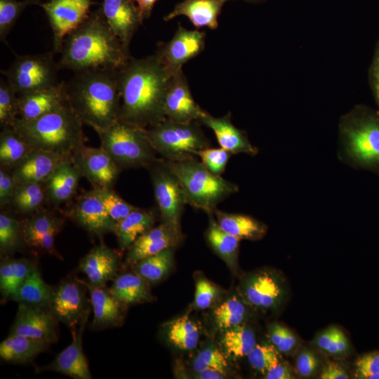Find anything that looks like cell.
<instances>
[{"label":"cell","mask_w":379,"mask_h":379,"mask_svg":"<svg viewBox=\"0 0 379 379\" xmlns=\"http://www.w3.org/2000/svg\"><path fill=\"white\" fill-rule=\"evenodd\" d=\"M102 201L111 219L117 224L138 207L133 206L121 197L111 188H99Z\"/></svg>","instance_id":"46"},{"label":"cell","mask_w":379,"mask_h":379,"mask_svg":"<svg viewBox=\"0 0 379 379\" xmlns=\"http://www.w3.org/2000/svg\"><path fill=\"white\" fill-rule=\"evenodd\" d=\"M218 293V288L205 279H200L196 284L194 303L197 308L205 310L210 307Z\"/></svg>","instance_id":"51"},{"label":"cell","mask_w":379,"mask_h":379,"mask_svg":"<svg viewBox=\"0 0 379 379\" xmlns=\"http://www.w3.org/2000/svg\"><path fill=\"white\" fill-rule=\"evenodd\" d=\"M91 0H51L40 3L53 32V51L60 53L65 39L89 16Z\"/></svg>","instance_id":"10"},{"label":"cell","mask_w":379,"mask_h":379,"mask_svg":"<svg viewBox=\"0 0 379 379\" xmlns=\"http://www.w3.org/2000/svg\"><path fill=\"white\" fill-rule=\"evenodd\" d=\"M343 331L336 328L331 327L322 332L317 338V346L331 354H337V343Z\"/></svg>","instance_id":"53"},{"label":"cell","mask_w":379,"mask_h":379,"mask_svg":"<svg viewBox=\"0 0 379 379\" xmlns=\"http://www.w3.org/2000/svg\"><path fill=\"white\" fill-rule=\"evenodd\" d=\"M25 244L20 223L9 214L0 213V251L8 255L20 249Z\"/></svg>","instance_id":"42"},{"label":"cell","mask_w":379,"mask_h":379,"mask_svg":"<svg viewBox=\"0 0 379 379\" xmlns=\"http://www.w3.org/2000/svg\"><path fill=\"white\" fill-rule=\"evenodd\" d=\"M18 118L32 120L58 109L67 103L65 81L33 91L19 95Z\"/></svg>","instance_id":"23"},{"label":"cell","mask_w":379,"mask_h":379,"mask_svg":"<svg viewBox=\"0 0 379 379\" xmlns=\"http://www.w3.org/2000/svg\"><path fill=\"white\" fill-rule=\"evenodd\" d=\"M119 266V255L105 244L92 248L80 261L79 270L94 286H105L116 277Z\"/></svg>","instance_id":"27"},{"label":"cell","mask_w":379,"mask_h":379,"mask_svg":"<svg viewBox=\"0 0 379 379\" xmlns=\"http://www.w3.org/2000/svg\"><path fill=\"white\" fill-rule=\"evenodd\" d=\"M213 213L220 227L240 240L259 239L266 232L265 225L251 216L227 213L217 208Z\"/></svg>","instance_id":"33"},{"label":"cell","mask_w":379,"mask_h":379,"mask_svg":"<svg viewBox=\"0 0 379 379\" xmlns=\"http://www.w3.org/2000/svg\"><path fill=\"white\" fill-rule=\"evenodd\" d=\"M247 357L250 365L264 375L272 365L280 361L277 349L267 345L256 344Z\"/></svg>","instance_id":"48"},{"label":"cell","mask_w":379,"mask_h":379,"mask_svg":"<svg viewBox=\"0 0 379 379\" xmlns=\"http://www.w3.org/2000/svg\"><path fill=\"white\" fill-rule=\"evenodd\" d=\"M137 3L142 20L149 18L153 6L157 0H133Z\"/></svg>","instance_id":"58"},{"label":"cell","mask_w":379,"mask_h":379,"mask_svg":"<svg viewBox=\"0 0 379 379\" xmlns=\"http://www.w3.org/2000/svg\"><path fill=\"white\" fill-rule=\"evenodd\" d=\"M145 133L156 152L168 161L184 160L194 157L196 152L211 147L208 138L197 121L183 123L166 119L145 128Z\"/></svg>","instance_id":"7"},{"label":"cell","mask_w":379,"mask_h":379,"mask_svg":"<svg viewBox=\"0 0 379 379\" xmlns=\"http://www.w3.org/2000/svg\"><path fill=\"white\" fill-rule=\"evenodd\" d=\"M67 102L81 122L94 131L119 120L118 71L91 69L76 72L65 82Z\"/></svg>","instance_id":"3"},{"label":"cell","mask_w":379,"mask_h":379,"mask_svg":"<svg viewBox=\"0 0 379 379\" xmlns=\"http://www.w3.org/2000/svg\"><path fill=\"white\" fill-rule=\"evenodd\" d=\"M62 224V220L53 213L43 210L20 225L27 245L60 258L55 248V239Z\"/></svg>","instance_id":"21"},{"label":"cell","mask_w":379,"mask_h":379,"mask_svg":"<svg viewBox=\"0 0 379 379\" xmlns=\"http://www.w3.org/2000/svg\"><path fill=\"white\" fill-rule=\"evenodd\" d=\"M166 161L178 179L187 204L206 213L213 212L218 204L239 191L236 184L211 173L195 156Z\"/></svg>","instance_id":"5"},{"label":"cell","mask_w":379,"mask_h":379,"mask_svg":"<svg viewBox=\"0 0 379 379\" xmlns=\"http://www.w3.org/2000/svg\"><path fill=\"white\" fill-rule=\"evenodd\" d=\"M72 215L86 231L97 236L113 232L116 225L103 205L99 188L94 187L81 194Z\"/></svg>","instance_id":"18"},{"label":"cell","mask_w":379,"mask_h":379,"mask_svg":"<svg viewBox=\"0 0 379 379\" xmlns=\"http://www.w3.org/2000/svg\"><path fill=\"white\" fill-rule=\"evenodd\" d=\"M69 157L33 149L12 171L15 184L45 183L55 169Z\"/></svg>","instance_id":"22"},{"label":"cell","mask_w":379,"mask_h":379,"mask_svg":"<svg viewBox=\"0 0 379 379\" xmlns=\"http://www.w3.org/2000/svg\"><path fill=\"white\" fill-rule=\"evenodd\" d=\"M206 34L198 30H189L179 24L173 38L159 42L155 53L173 74L182 69V65L204 49Z\"/></svg>","instance_id":"12"},{"label":"cell","mask_w":379,"mask_h":379,"mask_svg":"<svg viewBox=\"0 0 379 379\" xmlns=\"http://www.w3.org/2000/svg\"><path fill=\"white\" fill-rule=\"evenodd\" d=\"M182 238L180 227L161 222L140 235L128 248L126 262L133 265L142 258L175 247Z\"/></svg>","instance_id":"19"},{"label":"cell","mask_w":379,"mask_h":379,"mask_svg":"<svg viewBox=\"0 0 379 379\" xmlns=\"http://www.w3.org/2000/svg\"><path fill=\"white\" fill-rule=\"evenodd\" d=\"M82 286L79 279L67 280L52 289L48 308L58 321L72 331L79 325L88 307Z\"/></svg>","instance_id":"13"},{"label":"cell","mask_w":379,"mask_h":379,"mask_svg":"<svg viewBox=\"0 0 379 379\" xmlns=\"http://www.w3.org/2000/svg\"><path fill=\"white\" fill-rule=\"evenodd\" d=\"M1 129L0 133L1 167L13 170L33 149L13 126H6Z\"/></svg>","instance_id":"37"},{"label":"cell","mask_w":379,"mask_h":379,"mask_svg":"<svg viewBox=\"0 0 379 379\" xmlns=\"http://www.w3.org/2000/svg\"><path fill=\"white\" fill-rule=\"evenodd\" d=\"M81 177L72 159L63 161L45 182L51 202L60 204L69 200L77 190Z\"/></svg>","instance_id":"29"},{"label":"cell","mask_w":379,"mask_h":379,"mask_svg":"<svg viewBox=\"0 0 379 379\" xmlns=\"http://www.w3.org/2000/svg\"><path fill=\"white\" fill-rule=\"evenodd\" d=\"M222 345L226 352L234 357L247 356L256 345L253 331L241 325L223 331Z\"/></svg>","instance_id":"41"},{"label":"cell","mask_w":379,"mask_h":379,"mask_svg":"<svg viewBox=\"0 0 379 379\" xmlns=\"http://www.w3.org/2000/svg\"><path fill=\"white\" fill-rule=\"evenodd\" d=\"M101 11L112 32L127 47L143 20L133 0H103Z\"/></svg>","instance_id":"20"},{"label":"cell","mask_w":379,"mask_h":379,"mask_svg":"<svg viewBox=\"0 0 379 379\" xmlns=\"http://www.w3.org/2000/svg\"><path fill=\"white\" fill-rule=\"evenodd\" d=\"M36 265L25 258L1 259L0 264V291L1 302L12 300L19 287Z\"/></svg>","instance_id":"34"},{"label":"cell","mask_w":379,"mask_h":379,"mask_svg":"<svg viewBox=\"0 0 379 379\" xmlns=\"http://www.w3.org/2000/svg\"><path fill=\"white\" fill-rule=\"evenodd\" d=\"M19 115V100L16 92L7 81H0L1 127L13 126Z\"/></svg>","instance_id":"45"},{"label":"cell","mask_w":379,"mask_h":379,"mask_svg":"<svg viewBox=\"0 0 379 379\" xmlns=\"http://www.w3.org/2000/svg\"><path fill=\"white\" fill-rule=\"evenodd\" d=\"M161 222L180 227L187 204L183 189L166 160L157 158L147 168Z\"/></svg>","instance_id":"9"},{"label":"cell","mask_w":379,"mask_h":379,"mask_svg":"<svg viewBox=\"0 0 379 379\" xmlns=\"http://www.w3.org/2000/svg\"><path fill=\"white\" fill-rule=\"evenodd\" d=\"M167 338L171 343L183 350L194 349L199 333L197 325L187 316L180 317L167 326Z\"/></svg>","instance_id":"40"},{"label":"cell","mask_w":379,"mask_h":379,"mask_svg":"<svg viewBox=\"0 0 379 379\" xmlns=\"http://www.w3.org/2000/svg\"><path fill=\"white\" fill-rule=\"evenodd\" d=\"M83 124L67 103L35 119L18 118L13 127L33 149L71 157L84 145Z\"/></svg>","instance_id":"4"},{"label":"cell","mask_w":379,"mask_h":379,"mask_svg":"<svg viewBox=\"0 0 379 379\" xmlns=\"http://www.w3.org/2000/svg\"><path fill=\"white\" fill-rule=\"evenodd\" d=\"M270 339L277 350L287 353L296 344V339L292 332L286 327L274 324L270 328Z\"/></svg>","instance_id":"50"},{"label":"cell","mask_w":379,"mask_h":379,"mask_svg":"<svg viewBox=\"0 0 379 379\" xmlns=\"http://www.w3.org/2000/svg\"><path fill=\"white\" fill-rule=\"evenodd\" d=\"M59 65L74 72L91 69L118 71L132 57L108 27L99 8L64 40Z\"/></svg>","instance_id":"2"},{"label":"cell","mask_w":379,"mask_h":379,"mask_svg":"<svg viewBox=\"0 0 379 379\" xmlns=\"http://www.w3.org/2000/svg\"><path fill=\"white\" fill-rule=\"evenodd\" d=\"M229 0H184L178 3L164 20L169 21L177 16L187 17L197 28L218 27V16L222 6Z\"/></svg>","instance_id":"28"},{"label":"cell","mask_w":379,"mask_h":379,"mask_svg":"<svg viewBox=\"0 0 379 379\" xmlns=\"http://www.w3.org/2000/svg\"><path fill=\"white\" fill-rule=\"evenodd\" d=\"M52 289L53 288L44 281L39 269L35 266L12 300L18 303L48 308Z\"/></svg>","instance_id":"36"},{"label":"cell","mask_w":379,"mask_h":379,"mask_svg":"<svg viewBox=\"0 0 379 379\" xmlns=\"http://www.w3.org/2000/svg\"><path fill=\"white\" fill-rule=\"evenodd\" d=\"M54 53L16 55L2 73L19 95L53 86L58 83V72L61 69L54 59Z\"/></svg>","instance_id":"8"},{"label":"cell","mask_w":379,"mask_h":379,"mask_svg":"<svg viewBox=\"0 0 379 379\" xmlns=\"http://www.w3.org/2000/svg\"><path fill=\"white\" fill-rule=\"evenodd\" d=\"M57 319L48 308L18 303L10 333L41 340L48 344L58 338Z\"/></svg>","instance_id":"15"},{"label":"cell","mask_w":379,"mask_h":379,"mask_svg":"<svg viewBox=\"0 0 379 379\" xmlns=\"http://www.w3.org/2000/svg\"><path fill=\"white\" fill-rule=\"evenodd\" d=\"M228 364L223 354L215 348L205 349L196 357L193 368L196 372L206 370H217L225 375Z\"/></svg>","instance_id":"49"},{"label":"cell","mask_w":379,"mask_h":379,"mask_svg":"<svg viewBox=\"0 0 379 379\" xmlns=\"http://www.w3.org/2000/svg\"><path fill=\"white\" fill-rule=\"evenodd\" d=\"M345 145L349 156L357 163L379 166V124L366 121L347 127Z\"/></svg>","instance_id":"16"},{"label":"cell","mask_w":379,"mask_h":379,"mask_svg":"<svg viewBox=\"0 0 379 379\" xmlns=\"http://www.w3.org/2000/svg\"><path fill=\"white\" fill-rule=\"evenodd\" d=\"M244 300L251 306L269 310L274 307L282 297V289L277 278L262 271L248 277L241 287Z\"/></svg>","instance_id":"24"},{"label":"cell","mask_w":379,"mask_h":379,"mask_svg":"<svg viewBox=\"0 0 379 379\" xmlns=\"http://www.w3.org/2000/svg\"><path fill=\"white\" fill-rule=\"evenodd\" d=\"M40 4L39 0H0V39L6 43V37L15 22L29 6Z\"/></svg>","instance_id":"44"},{"label":"cell","mask_w":379,"mask_h":379,"mask_svg":"<svg viewBox=\"0 0 379 379\" xmlns=\"http://www.w3.org/2000/svg\"><path fill=\"white\" fill-rule=\"evenodd\" d=\"M199 122L211 128L220 147L232 154L244 153L253 156L258 153V149L252 145L244 133L232 124L230 112L215 117L206 111Z\"/></svg>","instance_id":"25"},{"label":"cell","mask_w":379,"mask_h":379,"mask_svg":"<svg viewBox=\"0 0 379 379\" xmlns=\"http://www.w3.org/2000/svg\"><path fill=\"white\" fill-rule=\"evenodd\" d=\"M320 378L321 379H347L349 376L341 366L336 363L329 362L322 369Z\"/></svg>","instance_id":"57"},{"label":"cell","mask_w":379,"mask_h":379,"mask_svg":"<svg viewBox=\"0 0 379 379\" xmlns=\"http://www.w3.org/2000/svg\"><path fill=\"white\" fill-rule=\"evenodd\" d=\"M173 74L156 53L131 57L118 70L119 121L145 129L166 119L165 94Z\"/></svg>","instance_id":"1"},{"label":"cell","mask_w":379,"mask_h":379,"mask_svg":"<svg viewBox=\"0 0 379 379\" xmlns=\"http://www.w3.org/2000/svg\"><path fill=\"white\" fill-rule=\"evenodd\" d=\"M318 359L310 351H302L296 360L298 373L302 377H310L318 367Z\"/></svg>","instance_id":"55"},{"label":"cell","mask_w":379,"mask_h":379,"mask_svg":"<svg viewBox=\"0 0 379 379\" xmlns=\"http://www.w3.org/2000/svg\"><path fill=\"white\" fill-rule=\"evenodd\" d=\"M90 306L79 323L78 329H74L72 343L60 352L47 366L38 371H51L67 375L75 379H91L87 359L83 352L82 336L90 314Z\"/></svg>","instance_id":"17"},{"label":"cell","mask_w":379,"mask_h":379,"mask_svg":"<svg viewBox=\"0 0 379 379\" xmlns=\"http://www.w3.org/2000/svg\"><path fill=\"white\" fill-rule=\"evenodd\" d=\"M79 281L89 291L93 312L91 326L94 329H103L119 326L124 320V306L105 286H97Z\"/></svg>","instance_id":"26"},{"label":"cell","mask_w":379,"mask_h":379,"mask_svg":"<svg viewBox=\"0 0 379 379\" xmlns=\"http://www.w3.org/2000/svg\"><path fill=\"white\" fill-rule=\"evenodd\" d=\"M266 379H291L293 378L290 367L286 363L279 361L272 365L265 374Z\"/></svg>","instance_id":"56"},{"label":"cell","mask_w":379,"mask_h":379,"mask_svg":"<svg viewBox=\"0 0 379 379\" xmlns=\"http://www.w3.org/2000/svg\"><path fill=\"white\" fill-rule=\"evenodd\" d=\"M48 345L41 340L10 333L0 344V357L7 362L27 363L44 352Z\"/></svg>","instance_id":"31"},{"label":"cell","mask_w":379,"mask_h":379,"mask_svg":"<svg viewBox=\"0 0 379 379\" xmlns=\"http://www.w3.org/2000/svg\"><path fill=\"white\" fill-rule=\"evenodd\" d=\"M103 147L120 170L147 168L157 159L156 151L145 129L117 121L111 126L95 130Z\"/></svg>","instance_id":"6"},{"label":"cell","mask_w":379,"mask_h":379,"mask_svg":"<svg viewBox=\"0 0 379 379\" xmlns=\"http://www.w3.org/2000/svg\"><path fill=\"white\" fill-rule=\"evenodd\" d=\"M174 248L170 247L140 259L133 265L135 272L150 284L160 281L168 274L173 266Z\"/></svg>","instance_id":"38"},{"label":"cell","mask_w":379,"mask_h":379,"mask_svg":"<svg viewBox=\"0 0 379 379\" xmlns=\"http://www.w3.org/2000/svg\"><path fill=\"white\" fill-rule=\"evenodd\" d=\"M201 159V163L213 174L221 175L225 171L227 164L233 155L222 147H207L194 154Z\"/></svg>","instance_id":"47"},{"label":"cell","mask_w":379,"mask_h":379,"mask_svg":"<svg viewBox=\"0 0 379 379\" xmlns=\"http://www.w3.org/2000/svg\"><path fill=\"white\" fill-rule=\"evenodd\" d=\"M149 284L136 272H127L116 277L109 290L125 305L144 303L153 299Z\"/></svg>","instance_id":"32"},{"label":"cell","mask_w":379,"mask_h":379,"mask_svg":"<svg viewBox=\"0 0 379 379\" xmlns=\"http://www.w3.org/2000/svg\"><path fill=\"white\" fill-rule=\"evenodd\" d=\"M375 77H376L377 90H378V92L379 93V58H378V63H377Z\"/></svg>","instance_id":"60"},{"label":"cell","mask_w":379,"mask_h":379,"mask_svg":"<svg viewBox=\"0 0 379 379\" xmlns=\"http://www.w3.org/2000/svg\"><path fill=\"white\" fill-rule=\"evenodd\" d=\"M164 109L166 119L183 123L199 121L206 112L194 101L182 69L174 73L168 82Z\"/></svg>","instance_id":"14"},{"label":"cell","mask_w":379,"mask_h":379,"mask_svg":"<svg viewBox=\"0 0 379 379\" xmlns=\"http://www.w3.org/2000/svg\"><path fill=\"white\" fill-rule=\"evenodd\" d=\"M156 212L137 208L126 218L115 225L114 233L116 234L119 247L124 250L142 234L154 227L156 222Z\"/></svg>","instance_id":"30"},{"label":"cell","mask_w":379,"mask_h":379,"mask_svg":"<svg viewBox=\"0 0 379 379\" xmlns=\"http://www.w3.org/2000/svg\"><path fill=\"white\" fill-rule=\"evenodd\" d=\"M207 214L209 219L206 232L207 242L230 268H236L240 239L222 230L213 212Z\"/></svg>","instance_id":"35"},{"label":"cell","mask_w":379,"mask_h":379,"mask_svg":"<svg viewBox=\"0 0 379 379\" xmlns=\"http://www.w3.org/2000/svg\"><path fill=\"white\" fill-rule=\"evenodd\" d=\"M379 373V353H369L359 357L356 362V378L369 379Z\"/></svg>","instance_id":"52"},{"label":"cell","mask_w":379,"mask_h":379,"mask_svg":"<svg viewBox=\"0 0 379 379\" xmlns=\"http://www.w3.org/2000/svg\"><path fill=\"white\" fill-rule=\"evenodd\" d=\"M43 184L44 183L17 184L10 204L21 213L27 214L37 211L47 194L46 186Z\"/></svg>","instance_id":"39"},{"label":"cell","mask_w":379,"mask_h":379,"mask_svg":"<svg viewBox=\"0 0 379 379\" xmlns=\"http://www.w3.org/2000/svg\"><path fill=\"white\" fill-rule=\"evenodd\" d=\"M71 159L81 177L86 178L95 188H111L121 171L101 146L83 145L74 152Z\"/></svg>","instance_id":"11"},{"label":"cell","mask_w":379,"mask_h":379,"mask_svg":"<svg viewBox=\"0 0 379 379\" xmlns=\"http://www.w3.org/2000/svg\"><path fill=\"white\" fill-rule=\"evenodd\" d=\"M15 185L11 172H8V169L1 167L0 205L1 207L11 203Z\"/></svg>","instance_id":"54"},{"label":"cell","mask_w":379,"mask_h":379,"mask_svg":"<svg viewBox=\"0 0 379 379\" xmlns=\"http://www.w3.org/2000/svg\"><path fill=\"white\" fill-rule=\"evenodd\" d=\"M197 376L201 379H222L226 375L217 370L206 369L198 371Z\"/></svg>","instance_id":"59"},{"label":"cell","mask_w":379,"mask_h":379,"mask_svg":"<svg viewBox=\"0 0 379 379\" xmlns=\"http://www.w3.org/2000/svg\"><path fill=\"white\" fill-rule=\"evenodd\" d=\"M246 314L244 304L235 296L224 301L213 311L215 322L222 331L241 325Z\"/></svg>","instance_id":"43"},{"label":"cell","mask_w":379,"mask_h":379,"mask_svg":"<svg viewBox=\"0 0 379 379\" xmlns=\"http://www.w3.org/2000/svg\"><path fill=\"white\" fill-rule=\"evenodd\" d=\"M244 1H249V2H256V1H262V0H244Z\"/></svg>","instance_id":"61"}]
</instances>
